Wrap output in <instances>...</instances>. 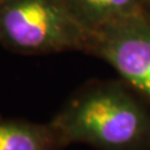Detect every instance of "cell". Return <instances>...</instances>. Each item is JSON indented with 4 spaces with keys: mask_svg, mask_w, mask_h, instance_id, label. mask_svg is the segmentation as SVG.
Listing matches in <instances>:
<instances>
[{
    "mask_svg": "<svg viewBox=\"0 0 150 150\" xmlns=\"http://www.w3.org/2000/svg\"><path fill=\"white\" fill-rule=\"evenodd\" d=\"M65 145L51 124L0 118V150H60Z\"/></svg>",
    "mask_w": 150,
    "mask_h": 150,
    "instance_id": "cell-4",
    "label": "cell"
},
{
    "mask_svg": "<svg viewBox=\"0 0 150 150\" xmlns=\"http://www.w3.org/2000/svg\"><path fill=\"white\" fill-rule=\"evenodd\" d=\"M91 38L64 0H0V44L13 53L88 51Z\"/></svg>",
    "mask_w": 150,
    "mask_h": 150,
    "instance_id": "cell-2",
    "label": "cell"
},
{
    "mask_svg": "<svg viewBox=\"0 0 150 150\" xmlns=\"http://www.w3.org/2000/svg\"><path fill=\"white\" fill-rule=\"evenodd\" d=\"M67 146L83 143L98 150H146L150 116L116 84H94L74 94L51 120Z\"/></svg>",
    "mask_w": 150,
    "mask_h": 150,
    "instance_id": "cell-1",
    "label": "cell"
},
{
    "mask_svg": "<svg viewBox=\"0 0 150 150\" xmlns=\"http://www.w3.org/2000/svg\"><path fill=\"white\" fill-rule=\"evenodd\" d=\"M73 15L89 31L95 33L106 25L144 9V0H64Z\"/></svg>",
    "mask_w": 150,
    "mask_h": 150,
    "instance_id": "cell-5",
    "label": "cell"
},
{
    "mask_svg": "<svg viewBox=\"0 0 150 150\" xmlns=\"http://www.w3.org/2000/svg\"><path fill=\"white\" fill-rule=\"evenodd\" d=\"M88 51L98 55L150 100V13L142 9L93 33Z\"/></svg>",
    "mask_w": 150,
    "mask_h": 150,
    "instance_id": "cell-3",
    "label": "cell"
},
{
    "mask_svg": "<svg viewBox=\"0 0 150 150\" xmlns=\"http://www.w3.org/2000/svg\"><path fill=\"white\" fill-rule=\"evenodd\" d=\"M146 5H148V9H145V10L150 13V0H144V8Z\"/></svg>",
    "mask_w": 150,
    "mask_h": 150,
    "instance_id": "cell-6",
    "label": "cell"
}]
</instances>
